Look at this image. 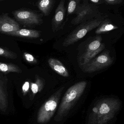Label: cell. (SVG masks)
Instances as JSON below:
<instances>
[{
	"label": "cell",
	"mask_w": 124,
	"mask_h": 124,
	"mask_svg": "<svg viewBox=\"0 0 124 124\" xmlns=\"http://www.w3.org/2000/svg\"><path fill=\"white\" fill-rule=\"evenodd\" d=\"M121 105L118 99L103 98L98 101L88 117V124H107L119 109Z\"/></svg>",
	"instance_id": "obj_1"
},
{
	"label": "cell",
	"mask_w": 124,
	"mask_h": 124,
	"mask_svg": "<svg viewBox=\"0 0 124 124\" xmlns=\"http://www.w3.org/2000/svg\"><path fill=\"white\" fill-rule=\"evenodd\" d=\"M87 84L85 81H81L73 85L67 90L62 99L56 119L61 120L66 116L83 93Z\"/></svg>",
	"instance_id": "obj_2"
},
{
	"label": "cell",
	"mask_w": 124,
	"mask_h": 124,
	"mask_svg": "<svg viewBox=\"0 0 124 124\" xmlns=\"http://www.w3.org/2000/svg\"><path fill=\"white\" fill-rule=\"evenodd\" d=\"M102 21L101 19L94 18L80 24L64 39L62 43L63 46L67 47L74 45L87 33L97 28Z\"/></svg>",
	"instance_id": "obj_3"
},
{
	"label": "cell",
	"mask_w": 124,
	"mask_h": 124,
	"mask_svg": "<svg viewBox=\"0 0 124 124\" xmlns=\"http://www.w3.org/2000/svg\"><path fill=\"white\" fill-rule=\"evenodd\" d=\"M114 61L108 50L104 51L101 54L82 65L80 68L84 72L92 73L104 69L110 66Z\"/></svg>",
	"instance_id": "obj_4"
},
{
	"label": "cell",
	"mask_w": 124,
	"mask_h": 124,
	"mask_svg": "<svg viewBox=\"0 0 124 124\" xmlns=\"http://www.w3.org/2000/svg\"><path fill=\"white\" fill-rule=\"evenodd\" d=\"M64 87L56 91L42 106L38 112L37 121L40 123H44L49 121L54 114L57 108L59 98Z\"/></svg>",
	"instance_id": "obj_5"
},
{
	"label": "cell",
	"mask_w": 124,
	"mask_h": 124,
	"mask_svg": "<svg viewBox=\"0 0 124 124\" xmlns=\"http://www.w3.org/2000/svg\"><path fill=\"white\" fill-rule=\"evenodd\" d=\"M99 11L98 6L88 1H84L80 3L75 13L76 16L71 22V23L76 25L82 23L91 19L98 15Z\"/></svg>",
	"instance_id": "obj_6"
},
{
	"label": "cell",
	"mask_w": 124,
	"mask_h": 124,
	"mask_svg": "<svg viewBox=\"0 0 124 124\" xmlns=\"http://www.w3.org/2000/svg\"><path fill=\"white\" fill-rule=\"evenodd\" d=\"M13 14L17 21L23 25L29 26L42 23V15L32 11L20 10L13 11Z\"/></svg>",
	"instance_id": "obj_7"
},
{
	"label": "cell",
	"mask_w": 124,
	"mask_h": 124,
	"mask_svg": "<svg viewBox=\"0 0 124 124\" xmlns=\"http://www.w3.org/2000/svg\"><path fill=\"white\" fill-rule=\"evenodd\" d=\"M101 36L96 37L88 46L86 51L80 58L79 65H82L93 59L105 48Z\"/></svg>",
	"instance_id": "obj_8"
},
{
	"label": "cell",
	"mask_w": 124,
	"mask_h": 124,
	"mask_svg": "<svg viewBox=\"0 0 124 124\" xmlns=\"http://www.w3.org/2000/svg\"><path fill=\"white\" fill-rule=\"evenodd\" d=\"M64 3V0H62L60 2L52 19V29L54 32L62 29L64 25L66 11Z\"/></svg>",
	"instance_id": "obj_9"
},
{
	"label": "cell",
	"mask_w": 124,
	"mask_h": 124,
	"mask_svg": "<svg viewBox=\"0 0 124 124\" xmlns=\"http://www.w3.org/2000/svg\"><path fill=\"white\" fill-rule=\"evenodd\" d=\"M8 15L6 13L0 15V32L3 34L20 29L18 23Z\"/></svg>",
	"instance_id": "obj_10"
},
{
	"label": "cell",
	"mask_w": 124,
	"mask_h": 124,
	"mask_svg": "<svg viewBox=\"0 0 124 124\" xmlns=\"http://www.w3.org/2000/svg\"><path fill=\"white\" fill-rule=\"evenodd\" d=\"M3 34L10 36L27 38H37L40 37L41 32L37 30L22 29Z\"/></svg>",
	"instance_id": "obj_11"
},
{
	"label": "cell",
	"mask_w": 124,
	"mask_h": 124,
	"mask_svg": "<svg viewBox=\"0 0 124 124\" xmlns=\"http://www.w3.org/2000/svg\"><path fill=\"white\" fill-rule=\"evenodd\" d=\"M50 67L56 73L64 77L69 76V73L65 66L58 59L53 58L49 59L48 61Z\"/></svg>",
	"instance_id": "obj_12"
},
{
	"label": "cell",
	"mask_w": 124,
	"mask_h": 124,
	"mask_svg": "<svg viewBox=\"0 0 124 124\" xmlns=\"http://www.w3.org/2000/svg\"><path fill=\"white\" fill-rule=\"evenodd\" d=\"M2 75L0 74V109L5 111L8 108V93Z\"/></svg>",
	"instance_id": "obj_13"
},
{
	"label": "cell",
	"mask_w": 124,
	"mask_h": 124,
	"mask_svg": "<svg viewBox=\"0 0 124 124\" xmlns=\"http://www.w3.org/2000/svg\"><path fill=\"white\" fill-rule=\"evenodd\" d=\"M55 0H42L37 3V6L40 10L46 16H49L55 5Z\"/></svg>",
	"instance_id": "obj_14"
},
{
	"label": "cell",
	"mask_w": 124,
	"mask_h": 124,
	"mask_svg": "<svg viewBox=\"0 0 124 124\" xmlns=\"http://www.w3.org/2000/svg\"><path fill=\"white\" fill-rule=\"evenodd\" d=\"M118 26L113 24L109 20L103 21L96 30L95 33L99 35L108 32L118 29Z\"/></svg>",
	"instance_id": "obj_15"
},
{
	"label": "cell",
	"mask_w": 124,
	"mask_h": 124,
	"mask_svg": "<svg viewBox=\"0 0 124 124\" xmlns=\"http://www.w3.org/2000/svg\"><path fill=\"white\" fill-rule=\"evenodd\" d=\"M0 72L6 74L10 72L21 73L22 71L18 66L14 64L0 62Z\"/></svg>",
	"instance_id": "obj_16"
},
{
	"label": "cell",
	"mask_w": 124,
	"mask_h": 124,
	"mask_svg": "<svg viewBox=\"0 0 124 124\" xmlns=\"http://www.w3.org/2000/svg\"><path fill=\"white\" fill-rule=\"evenodd\" d=\"M44 85V82L42 78L39 76L36 75V81L35 83H31V90L33 94H35L40 91Z\"/></svg>",
	"instance_id": "obj_17"
},
{
	"label": "cell",
	"mask_w": 124,
	"mask_h": 124,
	"mask_svg": "<svg viewBox=\"0 0 124 124\" xmlns=\"http://www.w3.org/2000/svg\"><path fill=\"white\" fill-rule=\"evenodd\" d=\"M80 4V1L79 0H70L68 3L67 8V16L75 14Z\"/></svg>",
	"instance_id": "obj_18"
},
{
	"label": "cell",
	"mask_w": 124,
	"mask_h": 124,
	"mask_svg": "<svg viewBox=\"0 0 124 124\" xmlns=\"http://www.w3.org/2000/svg\"><path fill=\"white\" fill-rule=\"evenodd\" d=\"M0 56L7 58L15 59L17 58V55L14 52L0 47Z\"/></svg>",
	"instance_id": "obj_19"
},
{
	"label": "cell",
	"mask_w": 124,
	"mask_h": 124,
	"mask_svg": "<svg viewBox=\"0 0 124 124\" xmlns=\"http://www.w3.org/2000/svg\"><path fill=\"white\" fill-rule=\"evenodd\" d=\"M24 59L27 62L31 64H35L38 63V61L36 58L32 54L29 53H24L23 54Z\"/></svg>",
	"instance_id": "obj_20"
},
{
	"label": "cell",
	"mask_w": 124,
	"mask_h": 124,
	"mask_svg": "<svg viewBox=\"0 0 124 124\" xmlns=\"http://www.w3.org/2000/svg\"><path fill=\"white\" fill-rule=\"evenodd\" d=\"M104 3L109 5H116L120 4L123 2V0H104Z\"/></svg>",
	"instance_id": "obj_21"
},
{
	"label": "cell",
	"mask_w": 124,
	"mask_h": 124,
	"mask_svg": "<svg viewBox=\"0 0 124 124\" xmlns=\"http://www.w3.org/2000/svg\"><path fill=\"white\" fill-rule=\"evenodd\" d=\"M29 88V83L28 82H25L22 87V90L24 95L28 92Z\"/></svg>",
	"instance_id": "obj_22"
},
{
	"label": "cell",
	"mask_w": 124,
	"mask_h": 124,
	"mask_svg": "<svg viewBox=\"0 0 124 124\" xmlns=\"http://www.w3.org/2000/svg\"><path fill=\"white\" fill-rule=\"evenodd\" d=\"M90 2L96 5L104 3V0H90Z\"/></svg>",
	"instance_id": "obj_23"
},
{
	"label": "cell",
	"mask_w": 124,
	"mask_h": 124,
	"mask_svg": "<svg viewBox=\"0 0 124 124\" xmlns=\"http://www.w3.org/2000/svg\"><path fill=\"white\" fill-rule=\"evenodd\" d=\"M3 1V0H0V2H2V1Z\"/></svg>",
	"instance_id": "obj_24"
}]
</instances>
